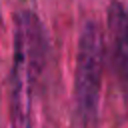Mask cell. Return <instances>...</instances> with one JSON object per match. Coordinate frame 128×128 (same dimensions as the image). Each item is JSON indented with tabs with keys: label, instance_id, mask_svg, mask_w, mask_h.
<instances>
[{
	"label": "cell",
	"instance_id": "2",
	"mask_svg": "<svg viewBox=\"0 0 128 128\" xmlns=\"http://www.w3.org/2000/svg\"><path fill=\"white\" fill-rule=\"evenodd\" d=\"M102 36L94 22H88L82 30L78 44V74H76V92L78 106L84 118H92L98 110L100 94V76H102Z\"/></svg>",
	"mask_w": 128,
	"mask_h": 128
},
{
	"label": "cell",
	"instance_id": "1",
	"mask_svg": "<svg viewBox=\"0 0 128 128\" xmlns=\"http://www.w3.org/2000/svg\"><path fill=\"white\" fill-rule=\"evenodd\" d=\"M44 36L34 14H20L16 24L14 128H30V86L42 64Z\"/></svg>",
	"mask_w": 128,
	"mask_h": 128
},
{
	"label": "cell",
	"instance_id": "3",
	"mask_svg": "<svg viewBox=\"0 0 128 128\" xmlns=\"http://www.w3.org/2000/svg\"><path fill=\"white\" fill-rule=\"evenodd\" d=\"M112 28H114V36H116V50H114V58L118 64L120 74L128 80V6H114V14H112Z\"/></svg>",
	"mask_w": 128,
	"mask_h": 128
}]
</instances>
